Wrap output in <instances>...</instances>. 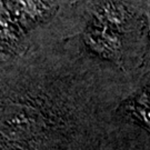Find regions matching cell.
<instances>
[{"label": "cell", "instance_id": "obj_1", "mask_svg": "<svg viewBox=\"0 0 150 150\" xmlns=\"http://www.w3.org/2000/svg\"><path fill=\"white\" fill-rule=\"evenodd\" d=\"M126 109L150 132V89H145L127 103Z\"/></svg>", "mask_w": 150, "mask_h": 150}, {"label": "cell", "instance_id": "obj_2", "mask_svg": "<svg viewBox=\"0 0 150 150\" xmlns=\"http://www.w3.org/2000/svg\"><path fill=\"white\" fill-rule=\"evenodd\" d=\"M100 18L110 23H120L125 19V13L120 7L113 5H107L100 10Z\"/></svg>", "mask_w": 150, "mask_h": 150}]
</instances>
